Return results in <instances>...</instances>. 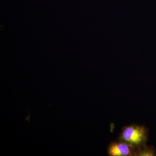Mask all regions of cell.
Returning a JSON list of instances; mask_svg holds the SVG:
<instances>
[{
	"mask_svg": "<svg viewBox=\"0 0 156 156\" xmlns=\"http://www.w3.org/2000/svg\"><path fill=\"white\" fill-rule=\"evenodd\" d=\"M148 134V129L145 126L133 124L122 129L119 140L138 149L147 145Z\"/></svg>",
	"mask_w": 156,
	"mask_h": 156,
	"instance_id": "cell-1",
	"label": "cell"
},
{
	"mask_svg": "<svg viewBox=\"0 0 156 156\" xmlns=\"http://www.w3.org/2000/svg\"><path fill=\"white\" fill-rule=\"evenodd\" d=\"M137 150L135 147L118 140L109 144L107 152L110 156H136Z\"/></svg>",
	"mask_w": 156,
	"mask_h": 156,
	"instance_id": "cell-2",
	"label": "cell"
},
{
	"mask_svg": "<svg viewBox=\"0 0 156 156\" xmlns=\"http://www.w3.org/2000/svg\"><path fill=\"white\" fill-rule=\"evenodd\" d=\"M156 155L155 148L146 145L137 150L136 156H154Z\"/></svg>",
	"mask_w": 156,
	"mask_h": 156,
	"instance_id": "cell-3",
	"label": "cell"
}]
</instances>
